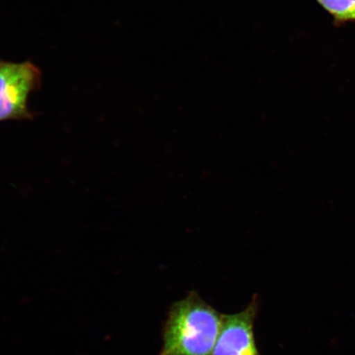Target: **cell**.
<instances>
[{"mask_svg":"<svg viewBox=\"0 0 355 355\" xmlns=\"http://www.w3.org/2000/svg\"><path fill=\"white\" fill-rule=\"evenodd\" d=\"M336 24L355 22V0H316Z\"/></svg>","mask_w":355,"mask_h":355,"instance_id":"277c9868","label":"cell"},{"mask_svg":"<svg viewBox=\"0 0 355 355\" xmlns=\"http://www.w3.org/2000/svg\"><path fill=\"white\" fill-rule=\"evenodd\" d=\"M259 297L241 312L224 315L223 324L211 355H260L254 336Z\"/></svg>","mask_w":355,"mask_h":355,"instance_id":"3957f363","label":"cell"},{"mask_svg":"<svg viewBox=\"0 0 355 355\" xmlns=\"http://www.w3.org/2000/svg\"><path fill=\"white\" fill-rule=\"evenodd\" d=\"M223 316L196 291H190L168 310L159 355H211Z\"/></svg>","mask_w":355,"mask_h":355,"instance_id":"6da1fadb","label":"cell"},{"mask_svg":"<svg viewBox=\"0 0 355 355\" xmlns=\"http://www.w3.org/2000/svg\"><path fill=\"white\" fill-rule=\"evenodd\" d=\"M41 82V70L31 62L0 60V122L32 117L29 96Z\"/></svg>","mask_w":355,"mask_h":355,"instance_id":"7a4b0ae2","label":"cell"}]
</instances>
